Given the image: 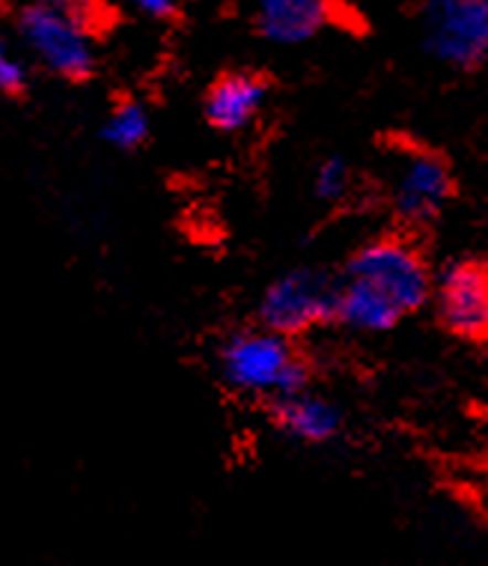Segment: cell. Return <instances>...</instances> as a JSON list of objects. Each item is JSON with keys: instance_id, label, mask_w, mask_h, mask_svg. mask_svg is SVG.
I'll return each instance as SVG.
<instances>
[{"instance_id": "1", "label": "cell", "mask_w": 488, "mask_h": 566, "mask_svg": "<svg viewBox=\"0 0 488 566\" xmlns=\"http://www.w3.org/2000/svg\"><path fill=\"white\" fill-rule=\"evenodd\" d=\"M15 24L30 57L51 75L78 81L96 66V40L105 24L98 0H24Z\"/></svg>"}, {"instance_id": "2", "label": "cell", "mask_w": 488, "mask_h": 566, "mask_svg": "<svg viewBox=\"0 0 488 566\" xmlns=\"http://www.w3.org/2000/svg\"><path fill=\"white\" fill-rule=\"evenodd\" d=\"M218 370L233 391L265 400L304 391L312 381L310 358L293 337L265 325L230 334L218 352Z\"/></svg>"}, {"instance_id": "3", "label": "cell", "mask_w": 488, "mask_h": 566, "mask_svg": "<svg viewBox=\"0 0 488 566\" xmlns=\"http://www.w3.org/2000/svg\"><path fill=\"white\" fill-rule=\"evenodd\" d=\"M342 277L361 283L370 293L393 304L402 316L432 304L435 272L417 244L402 233L375 235L358 244L342 265Z\"/></svg>"}, {"instance_id": "4", "label": "cell", "mask_w": 488, "mask_h": 566, "mask_svg": "<svg viewBox=\"0 0 488 566\" xmlns=\"http://www.w3.org/2000/svg\"><path fill=\"white\" fill-rule=\"evenodd\" d=\"M333 313H337V277L325 269H293L265 286L256 319L265 328L295 340L316 328L333 325Z\"/></svg>"}, {"instance_id": "5", "label": "cell", "mask_w": 488, "mask_h": 566, "mask_svg": "<svg viewBox=\"0 0 488 566\" xmlns=\"http://www.w3.org/2000/svg\"><path fill=\"white\" fill-rule=\"evenodd\" d=\"M423 49L453 72L488 63V0H426L421 12Z\"/></svg>"}, {"instance_id": "6", "label": "cell", "mask_w": 488, "mask_h": 566, "mask_svg": "<svg viewBox=\"0 0 488 566\" xmlns=\"http://www.w3.org/2000/svg\"><path fill=\"white\" fill-rule=\"evenodd\" d=\"M456 197V174L441 153L409 149L396 158L391 174V212L402 230H423L438 221Z\"/></svg>"}, {"instance_id": "7", "label": "cell", "mask_w": 488, "mask_h": 566, "mask_svg": "<svg viewBox=\"0 0 488 566\" xmlns=\"http://www.w3.org/2000/svg\"><path fill=\"white\" fill-rule=\"evenodd\" d=\"M432 307L449 337L488 343V263L453 260L435 277Z\"/></svg>"}, {"instance_id": "8", "label": "cell", "mask_w": 488, "mask_h": 566, "mask_svg": "<svg viewBox=\"0 0 488 566\" xmlns=\"http://www.w3.org/2000/svg\"><path fill=\"white\" fill-rule=\"evenodd\" d=\"M268 102V81L256 72H226L205 93V119L209 126L238 135L259 119Z\"/></svg>"}, {"instance_id": "9", "label": "cell", "mask_w": 488, "mask_h": 566, "mask_svg": "<svg viewBox=\"0 0 488 566\" xmlns=\"http://www.w3.org/2000/svg\"><path fill=\"white\" fill-rule=\"evenodd\" d=\"M337 19L333 0H259L256 30L274 45L295 49L316 40Z\"/></svg>"}, {"instance_id": "10", "label": "cell", "mask_w": 488, "mask_h": 566, "mask_svg": "<svg viewBox=\"0 0 488 566\" xmlns=\"http://www.w3.org/2000/svg\"><path fill=\"white\" fill-rule=\"evenodd\" d=\"M272 420L286 439L301 444H328L342 432V409L331 397H322L312 388L286 394L272 400Z\"/></svg>"}, {"instance_id": "11", "label": "cell", "mask_w": 488, "mask_h": 566, "mask_svg": "<svg viewBox=\"0 0 488 566\" xmlns=\"http://www.w3.org/2000/svg\"><path fill=\"white\" fill-rule=\"evenodd\" d=\"M149 137V114L140 102H119L105 119V140L117 149H137Z\"/></svg>"}, {"instance_id": "12", "label": "cell", "mask_w": 488, "mask_h": 566, "mask_svg": "<svg viewBox=\"0 0 488 566\" xmlns=\"http://www.w3.org/2000/svg\"><path fill=\"white\" fill-rule=\"evenodd\" d=\"M354 188V167L340 156H328L319 161L312 174V195L325 206H340L349 200Z\"/></svg>"}, {"instance_id": "13", "label": "cell", "mask_w": 488, "mask_h": 566, "mask_svg": "<svg viewBox=\"0 0 488 566\" xmlns=\"http://www.w3.org/2000/svg\"><path fill=\"white\" fill-rule=\"evenodd\" d=\"M24 81H28V69L12 57L7 42L0 40V93H21Z\"/></svg>"}, {"instance_id": "14", "label": "cell", "mask_w": 488, "mask_h": 566, "mask_svg": "<svg viewBox=\"0 0 488 566\" xmlns=\"http://www.w3.org/2000/svg\"><path fill=\"white\" fill-rule=\"evenodd\" d=\"M126 7H131L135 12L140 15H147V19H156V21H165L170 15H177V7L179 0H123Z\"/></svg>"}]
</instances>
